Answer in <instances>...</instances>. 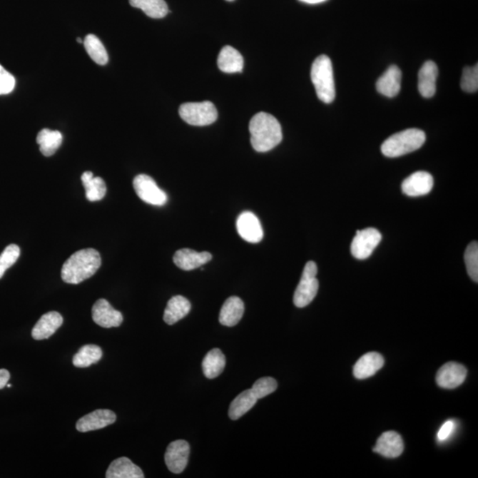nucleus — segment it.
I'll return each instance as SVG.
<instances>
[{"instance_id": "4c0bfd02", "label": "nucleus", "mask_w": 478, "mask_h": 478, "mask_svg": "<svg viewBox=\"0 0 478 478\" xmlns=\"http://www.w3.org/2000/svg\"><path fill=\"white\" fill-rule=\"evenodd\" d=\"M10 373L9 370H0V390L5 388L7 382L10 380Z\"/></svg>"}, {"instance_id": "a211bd4d", "label": "nucleus", "mask_w": 478, "mask_h": 478, "mask_svg": "<svg viewBox=\"0 0 478 478\" xmlns=\"http://www.w3.org/2000/svg\"><path fill=\"white\" fill-rule=\"evenodd\" d=\"M174 263L183 270H193L210 262L212 255L208 252L198 253L190 249H181L174 255Z\"/></svg>"}, {"instance_id": "a878e982", "label": "nucleus", "mask_w": 478, "mask_h": 478, "mask_svg": "<svg viewBox=\"0 0 478 478\" xmlns=\"http://www.w3.org/2000/svg\"><path fill=\"white\" fill-rule=\"evenodd\" d=\"M257 400L255 393L252 389L245 390V391L238 395L231 402L229 410V417L231 420H238L243 415L255 407Z\"/></svg>"}, {"instance_id": "4be33fe9", "label": "nucleus", "mask_w": 478, "mask_h": 478, "mask_svg": "<svg viewBox=\"0 0 478 478\" xmlns=\"http://www.w3.org/2000/svg\"><path fill=\"white\" fill-rule=\"evenodd\" d=\"M217 65L220 71L224 73H240L244 68V59L235 48L226 46L220 51Z\"/></svg>"}, {"instance_id": "a19ab883", "label": "nucleus", "mask_w": 478, "mask_h": 478, "mask_svg": "<svg viewBox=\"0 0 478 478\" xmlns=\"http://www.w3.org/2000/svg\"><path fill=\"white\" fill-rule=\"evenodd\" d=\"M6 386H7V387H12V385H11L9 384H7Z\"/></svg>"}, {"instance_id": "c756f323", "label": "nucleus", "mask_w": 478, "mask_h": 478, "mask_svg": "<svg viewBox=\"0 0 478 478\" xmlns=\"http://www.w3.org/2000/svg\"><path fill=\"white\" fill-rule=\"evenodd\" d=\"M101 348L95 345H86L80 348L73 358V366L87 367L97 363L102 358Z\"/></svg>"}, {"instance_id": "ddd939ff", "label": "nucleus", "mask_w": 478, "mask_h": 478, "mask_svg": "<svg viewBox=\"0 0 478 478\" xmlns=\"http://www.w3.org/2000/svg\"><path fill=\"white\" fill-rule=\"evenodd\" d=\"M116 421V415L108 410H98L84 415L76 422V429L80 432H89L113 424Z\"/></svg>"}, {"instance_id": "dca6fc26", "label": "nucleus", "mask_w": 478, "mask_h": 478, "mask_svg": "<svg viewBox=\"0 0 478 478\" xmlns=\"http://www.w3.org/2000/svg\"><path fill=\"white\" fill-rule=\"evenodd\" d=\"M402 73L395 65L390 66L377 82L378 93L387 98H395L402 88Z\"/></svg>"}, {"instance_id": "2eb2a0df", "label": "nucleus", "mask_w": 478, "mask_h": 478, "mask_svg": "<svg viewBox=\"0 0 478 478\" xmlns=\"http://www.w3.org/2000/svg\"><path fill=\"white\" fill-rule=\"evenodd\" d=\"M373 451L385 458L395 459L399 457L404 451L402 437L395 432L382 433L380 439H377L376 447L373 448Z\"/></svg>"}, {"instance_id": "5701e85b", "label": "nucleus", "mask_w": 478, "mask_h": 478, "mask_svg": "<svg viewBox=\"0 0 478 478\" xmlns=\"http://www.w3.org/2000/svg\"><path fill=\"white\" fill-rule=\"evenodd\" d=\"M106 478H143L145 475L138 466L130 459L121 457L115 459L110 464L106 474Z\"/></svg>"}, {"instance_id": "58836bf2", "label": "nucleus", "mask_w": 478, "mask_h": 478, "mask_svg": "<svg viewBox=\"0 0 478 478\" xmlns=\"http://www.w3.org/2000/svg\"><path fill=\"white\" fill-rule=\"evenodd\" d=\"M300 1L310 4V5H315V4L325 2L327 0H300Z\"/></svg>"}, {"instance_id": "bb28decb", "label": "nucleus", "mask_w": 478, "mask_h": 478, "mask_svg": "<svg viewBox=\"0 0 478 478\" xmlns=\"http://www.w3.org/2000/svg\"><path fill=\"white\" fill-rule=\"evenodd\" d=\"M81 180L86 189L87 200L91 202L103 200L106 193V185L104 180L101 178H94L93 172H84Z\"/></svg>"}, {"instance_id": "6ab92c4d", "label": "nucleus", "mask_w": 478, "mask_h": 478, "mask_svg": "<svg viewBox=\"0 0 478 478\" xmlns=\"http://www.w3.org/2000/svg\"><path fill=\"white\" fill-rule=\"evenodd\" d=\"M62 323H63V317L60 312L55 311L47 312L36 323L32 330V337L35 340H47L56 332Z\"/></svg>"}, {"instance_id": "9b49d317", "label": "nucleus", "mask_w": 478, "mask_h": 478, "mask_svg": "<svg viewBox=\"0 0 478 478\" xmlns=\"http://www.w3.org/2000/svg\"><path fill=\"white\" fill-rule=\"evenodd\" d=\"M239 236L249 243H259L263 238L262 224L255 214L251 212L242 213L237 220Z\"/></svg>"}, {"instance_id": "7c9ffc66", "label": "nucleus", "mask_w": 478, "mask_h": 478, "mask_svg": "<svg viewBox=\"0 0 478 478\" xmlns=\"http://www.w3.org/2000/svg\"><path fill=\"white\" fill-rule=\"evenodd\" d=\"M83 46L87 54L93 59L96 63L104 66L108 62V54L104 45L98 39V36L89 34L83 40Z\"/></svg>"}, {"instance_id": "ea45409f", "label": "nucleus", "mask_w": 478, "mask_h": 478, "mask_svg": "<svg viewBox=\"0 0 478 478\" xmlns=\"http://www.w3.org/2000/svg\"><path fill=\"white\" fill-rule=\"evenodd\" d=\"M76 41L80 44H83V40L81 39L80 38H77Z\"/></svg>"}, {"instance_id": "39448f33", "label": "nucleus", "mask_w": 478, "mask_h": 478, "mask_svg": "<svg viewBox=\"0 0 478 478\" xmlns=\"http://www.w3.org/2000/svg\"><path fill=\"white\" fill-rule=\"evenodd\" d=\"M179 115L193 126H208L218 117L215 106L210 101L185 103L180 106Z\"/></svg>"}, {"instance_id": "473e14b6", "label": "nucleus", "mask_w": 478, "mask_h": 478, "mask_svg": "<svg viewBox=\"0 0 478 478\" xmlns=\"http://www.w3.org/2000/svg\"><path fill=\"white\" fill-rule=\"evenodd\" d=\"M21 250L16 245H9L0 255V279L3 278L5 272L12 267L19 259Z\"/></svg>"}, {"instance_id": "f8f14e48", "label": "nucleus", "mask_w": 478, "mask_h": 478, "mask_svg": "<svg viewBox=\"0 0 478 478\" xmlns=\"http://www.w3.org/2000/svg\"><path fill=\"white\" fill-rule=\"evenodd\" d=\"M93 319L94 322L103 328L119 327L123 322L121 312L113 308L108 300L101 299L93 305Z\"/></svg>"}, {"instance_id": "c85d7f7f", "label": "nucleus", "mask_w": 478, "mask_h": 478, "mask_svg": "<svg viewBox=\"0 0 478 478\" xmlns=\"http://www.w3.org/2000/svg\"><path fill=\"white\" fill-rule=\"evenodd\" d=\"M131 6L139 9L147 16L161 19L168 14V7L164 0H128Z\"/></svg>"}, {"instance_id": "b1692460", "label": "nucleus", "mask_w": 478, "mask_h": 478, "mask_svg": "<svg viewBox=\"0 0 478 478\" xmlns=\"http://www.w3.org/2000/svg\"><path fill=\"white\" fill-rule=\"evenodd\" d=\"M190 308L191 305L186 298L180 295L171 298L164 312V322L168 325H175L189 314Z\"/></svg>"}, {"instance_id": "20e7f679", "label": "nucleus", "mask_w": 478, "mask_h": 478, "mask_svg": "<svg viewBox=\"0 0 478 478\" xmlns=\"http://www.w3.org/2000/svg\"><path fill=\"white\" fill-rule=\"evenodd\" d=\"M311 79L320 101L330 104L335 99L336 90L332 61L326 55L315 59L311 68Z\"/></svg>"}, {"instance_id": "423d86ee", "label": "nucleus", "mask_w": 478, "mask_h": 478, "mask_svg": "<svg viewBox=\"0 0 478 478\" xmlns=\"http://www.w3.org/2000/svg\"><path fill=\"white\" fill-rule=\"evenodd\" d=\"M317 271V266L314 262H308L305 266L293 297V302L297 307H307L314 300L319 289V282L316 278Z\"/></svg>"}, {"instance_id": "f704fd0d", "label": "nucleus", "mask_w": 478, "mask_h": 478, "mask_svg": "<svg viewBox=\"0 0 478 478\" xmlns=\"http://www.w3.org/2000/svg\"><path fill=\"white\" fill-rule=\"evenodd\" d=\"M278 388V382L272 377H262L253 385L252 391L257 399H263L273 393Z\"/></svg>"}, {"instance_id": "f03ea898", "label": "nucleus", "mask_w": 478, "mask_h": 478, "mask_svg": "<svg viewBox=\"0 0 478 478\" xmlns=\"http://www.w3.org/2000/svg\"><path fill=\"white\" fill-rule=\"evenodd\" d=\"M101 266V257L93 248L80 250L66 260L61 270V278L71 285H78L87 280Z\"/></svg>"}, {"instance_id": "1a4fd4ad", "label": "nucleus", "mask_w": 478, "mask_h": 478, "mask_svg": "<svg viewBox=\"0 0 478 478\" xmlns=\"http://www.w3.org/2000/svg\"><path fill=\"white\" fill-rule=\"evenodd\" d=\"M190 444L185 440H176L168 444L165 462L172 473L180 474L188 464Z\"/></svg>"}, {"instance_id": "f3484780", "label": "nucleus", "mask_w": 478, "mask_h": 478, "mask_svg": "<svg viewBox=\"0 0 478 478\" xmlns=\"http://www.w3.org/2000/svg\"><path fill=\"white\" fill-rule=\"evenodd\" d=\"M437 76L439 69L435 62L428 61L422 66L418 73V90L422 97L429 98L435 95Z\"/></svg>"}, {"instance_id": "aec40b11", "label": "nucleus", "mask_w": 478, "mask_h": 478, "mask_svg": "<svg viewBox=\"0 0 478 478\" xmlns=\"http://www.w3.org/2000/svg\"><path fill=\"white\" fill-rule=\"evenodd\" d=\"M385 360L378 352H371L358 360L354 367V375L357 380H366L374 376L384 366Z\"/></svg>"}, {"instance_id": "412c9836", "label": "nucleus", "mask_w": 478, "mask_h": 478, "mask_svg": "<svg viewBox=\"0 0 478 478\" xmlns=\"http://www.w3.org/2000/svg\"><path fill=\"white\" fill-rule=\"evenodd\" d=\"M245 305L240 298L230 297L224 302L219 315L220 325L228 327L237 325L243 317Z\"/></svg>"}, {"instance_id": "4468645a", "label": "nucleus", "mask_w": 478, "mask_h": 478, "mask_svg": "<svg viewBox=\"0 0 478 478\" xmlns=\"http://www.w3.org/2000/svg\"><path fill=\"white\" fill-rule=\"evenodd\" d=\"M433 185L434 180L429 173L418 171L404 180L402 191L410 197L424 196L430 193Z\"/></svg>"}, {"instance_id": "0eeeda50", "label": "nucleus", "mask_w": 478, "mask_h": 478, "mask_svg": "<svg viewBox=\"0 0 478 478\" xmlns=\"http://www.w3.org/2000/svg\"><path fill=\"white\" fill-rule=\"evenodd\" d=\"M133 187L139 198L147 204L164 205L168 202L167 194L149 176L142 174L136 176Z\"/></svg>"}, {"instance_id": "6e6552de", "label": "nucleus", "mask_w": 478, "mask_h": 478, "mask_svg": "<svg viewBox=\"0 0 478 478\" xmlns=\"http://www.w3.org/2000/svg\"><path fill=\"white\" fill-rule=\"evenodd\" d=\"M382 235L374 228L357 230L351 245L352 256L358 260H366L372 255L374 250L380 245Z\"/></svg>"}, {"instance_id": "c9c22d12", "label": "nucleus", "mask_w": 478, "mask_h": 478, "mask_svg": "<svg viewBox=\"0 0 478 478\" xmlns=\"http://www.w3.org/2000/svg\"><path fill=\"white\" fill-rule=\"evenodd\" d=\"M16 81L12 73L6 71L0 65V95H6L12 93L16 87Z\"/></svg>"}, {"instance_id": "9d476101", "label": "nucleus", "mask_w": 478, "mask_h": 478, "mask_svg": "<svg viewBox=\"0 0 478 478\" xmlns=\"http://www.w3.org/2000/svg\"><path fill=\"white\" fill-rule=\"evenodd\" d=\"M467 377V369L462 364L450 362L444 364L437 371V385L444 389H454L463 384Z\"/></svg>"}, {"instance_id": "393cba45", "label": "nucleus", "mask_w": 478, "mask_h": 478, "mask_svg": "<svg viewBox=\"0 0 478 478\" xmlns=\"http://www.w3.org/2000/svg\"><path fill=\"white\" fill-rule=\"evenodd\" d=\"M226 366L225 356L218 348L213 349L205 356L202 362V369L205 377L213 380L223 373Z\"/></svg>"}, {"instance_id": "2f4dec72", "label": "nucleus", "mask_w": 478, "mask_h": 478, "mask_svg": "<svg viewBox=\"0 0 478 478\" xmlns=\"http://www.w3.org/2000/svg\"><path fill=\"white\" fill-rule=\"evenodd\" d=\"M467 271L470 278L478 282V245L477 242H472L467 248L464 255Z\"/></svg>"}, {"instance_id": "79ce46f5", "label": "nucleus", "mask_w": 478, "mask_h": 478, "mask_svg": "<svg viewBox=\"0 0 478 478\" xmlns=\"http://www.w3.org/2000/svg\"><path fill=\"white\" fill-rule=\"evenodd\" d=\"M227 1L231 2V1H234V0H227Z\"/></svg>"}, {"instance_id": "e433bc0d", "label": "nucleus", "mask_w": 478, "mask_h": 478, "mask_svg": "<svg viewBox=\"0 0 478 478\" xmlns=\"http://www.w3.org/2000/svg\"><path fill=\"white\" fill-rule=\"evenodd\" d=\"M454 421L450 420L444 422L442 427L439 430V433H437V439L439 441L447 440L450 437L452 432H454Z\"/></svg>"}, {"instance_id": "cd10ccee", "label": "nucleus", "mask_w": 478, "mask_h": 478, "mask_svg": "<svg viewBox=\"0 0 478 478\" xmlns=\"http://www.w3.org/2000/svg\"><path fill=\"white\" fill-rule=\"evenodd\" d=\"M62 134L58 131H51L49 128H43L36 137V143L40 147V152L43 156L50 157L54 156L60 148L62 143Z\"/></svg>"}, {"instance_id": "f257e3e1", "label": "nucleus", "mask_w": 478, "mask_h": 478, "mask_svg": "<svg viewBox=\"0 0 478 478\" xmlns=\"http://www.w3.org/2000/svg\"><path fill=\"white\" fill-rule=\"evenodd\" d=\"M253 148L259 153H266L275 148L283 139L279 121L270 113L260 112L253 117L249 124Z\"/></svg>"}, {"instance_id": "72a5a7b5", "label": "nucleus", "mask_w": 478, "mask_h": 478, "mask_svg": "<svg viewBox=\"0 0 478 478\" xmlns=\"http://www.w3.org/2000/svg\"><path fill=\"white\" fill-rule=\"evenodd\" d=\"M462 89L466 93H476L478 89V66L474 67H466L463 69L462 81Z\"/></svg>"}, {"instance_id": "7ed1b4c3", "label": "nucleus", "mask_w": 478, "mask_h": 478, "mask_svg": "<svg viewBox=\"0 0 478 478\" xmlns=\"http://www.w3.org/2000/svg\"><path fill=\"white\" fill-rule=\"evenodd\" d=\"M425 141L424 131L418 128H408L386 139L382 143L381 151L386 157H400L421 148Z\"/></svg>"}]
</instances>
